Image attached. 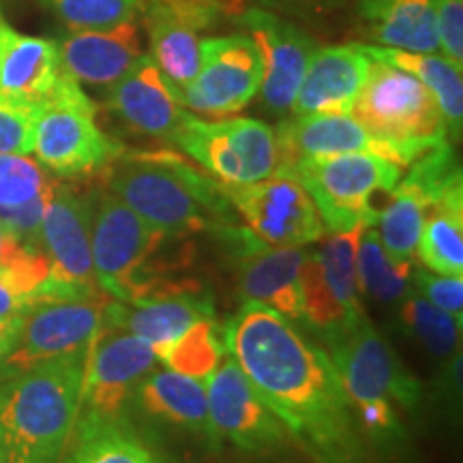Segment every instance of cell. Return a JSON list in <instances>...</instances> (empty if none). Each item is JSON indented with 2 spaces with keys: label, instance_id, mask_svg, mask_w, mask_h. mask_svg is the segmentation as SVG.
Instances as JSON below:
<instances>
[{
  "label": "cell",
  "instance_id": "obj_1",
  "mask_svg": "<svg viewBox=\"0 0 463 463\" xmlns=\"http://www.w3.org/2000/svg\"><path fill=\"white\" fill-rule=\"evenodd\" d=\"M225 352L317 463H361V439L324 347L270 307L245 303L223 328Z\"/></svg>",
  "mask_w": 463,
  "mask_h": 463
},
{
  "label": "cell",
  "instance_id": "obj_2",
  "mask_svg": "<svg viewBox=\"0 0 463 463\" xmlns=\"http://www.w3.org/2000/svg\"><path fill=\"white\" fill-rule=\"evenodd\" d=\"M106 172L109 194L174 239L239 225L223 184L170 150L123 148Z\"/></svg>",
  "mask_w": 463,
  "mask_h": 463
},
{
  "label": "cell",
  "instance_id": "obj_3",
  "mask_svg": "<svg viewBox=\"0 0 463 463\" xmlns=\"http://www.w3.org/2000/svg\"><path fill=\"white\" fill-rule=\"evenodd\" d=\"M86 352L42 363L0 384L5 463H61L78 425Z\"/></svg>",
  "mask_w": 463,
  "mask_h": 463
},
{
  "label": "cell",
  "instance_id": "obj_4",
  "mask_svg": "<svg viewBox=\"0 0 463 463\" xmlns=\"http://www.w3.org/2000/svg\"><path fill=\"white\" fill-rule=\"evenodd\" d=\"M324 341L356 427L380 447L402 442L403 427L392 403L408 410L419 405L420 386L414 375L399 363L367 316Z\"/></svg>",
  "mask_w": 463,
  "mask_h": 463
},
{
  "label": "cell",
  "instance_id": "obj_5",
  "mask_svg": "<svg viewBox=\"0 0 463 463\" xmlns=\"http://www.w3.org/2000/svg\"><path fill=\"white\" fill-rule=\"evenodd\" d=\"M352 116L408 167L420 155L453 142L436 97L414 75L372 61Z\"/></svg>",
  "mask_w": 463,
  "mask_h": 463
},
{
  "label": "cell",
  "instance_id": "obj_6",
  "mask_svg": "<svg viewBox=\"0 0 463 463\" xmlns=\"http://www.w3.org/2000/svg\"><path fill=\"white\" fill-rule=\"evenodd\" d=\"M174 236L150 228L108 189L90 195V256L97 286L118 303L146 297L164 283L159 256Z\"/></svg>",
  "mask_w": 463,
  "mask_h": 463
},
{
  "label": "cell",
  "instance_id": "obj_7",
  "mask_svg": "<svg viewBox=\"0 0 463 463\" xmlns=\"http://www.w3.org/2000/svg\"><path fill=\"white\" fill-rule=\"evenodd\" d=\"M277 174H286L303 184L326 232H347L375 223L380 215L375 198L389 195L397 187L403 167L378 155L345 153L300 159Z\"/></svg>",
  "mask_w": 463,
  "mask_h": 463
},
{
  "label": "cell",
  "instance_id": "obj_8",
  "mask_svg": "<svg viewBox=\"0 0 463 463\" xmlns=\"http://www.w3.org/2000/svg\"><path fill=\"white\" fill-rule=\"evenodd\" d=\"M123 150L97 125V108L82 84L62 71L50 95L39 103L33 153L58 176H86L106 170Z\"/></svg>",
  "mask_w": 463,
  "mask_h": 463
},
{
  "label": "cell",
  "instance_id": "obj_9",
  "mask_svg": "<svg viewBox=\"0 0 463 463\" xmlns=\"http://www.w3.org/2000/svg\"><path fill=\"white\" fill-rule=\"evenodd\" d=\"M170 144L223 184L264 181L279 167L275 129L245 116L206 120L187 109Z\"/></svg>",
  "mask_w": 463,
  "mask_h": 463
},
{
  "label": "cell",
  "instance_id": "obj_10",
  "mask_svg": "<svg viewBox=\"0 0 463 463\" xmlns=\"http://www.w3.org/2000/svg\"><path fill=\"white\" fill-rule=\"evenodd\" d=\"M108 294L50 297L28 307L17 322L7 356L11 375L89 350L109 305Z\"/></svg>",
  "mask_w": 463,
  "mask_h": 463
},
{
  "label": "cell",
  "instance_id": "obj_11",
  "mask_svg": "<svg viewBox=\"0 0 463 463\" xmlns=\"http://www.w3.org/2000/svg\"><path fill=\"white\" fill-rule=\"evenodd\" d=\"M157 363L146 341L103 322L86 352L78 420L125 419L137 389Z\"/></svg>",
  "mask_w": 463,
  "mask_h": 463
},
{
  "label": "cell",
  "instance_id": "obj_12",
  "mask_svg": "<svg viewBox=\"0 0 463 463\" xmlns=\"http://www.w3.org/2000/svg\"><path fill=\"white\" fill-rule=\"evenodd\" d=\"M363 228L331 232L317 251H307L300 266L303 320L322 337L345 331L364 316L356 279V249Z\"/></svg>",
  "mask_w": 463,
  "mask_h": 463
},
{
  "label": "cell",
  "instance_id": "obj_13",
  "mask_svg": "<svg viewBox=\"0 0 463 463\" xmlns=\"http://www.w3.org/2000/svg\"><path fill=\"white\" fill-rule=\"evenodd\" d=\"M200 71L181 89L189 112L223 118L256 99L264 78V62L251 34H208L202 39Z\"/></svg>",
  "mask_w": 463,
  "mask_h": 463
},
{
  "label": "cell",
  "instance_id": "obj_14",
  "mask_svg": "<svg viewBox=\"0 0 463 463\" xmlns=\"http://www.w3.org/2000/svg\"><path fill=\"white\" fill-rule=\"evenodd\" d=\"M223 191L236 215L264 245L307 247L326 236L314 200L297 178L273 174L258 183L223 184Z\"/></svg>",
  "mask_w": 463,
  "mask_h": 463
},
{
  "label": "cell",
  "instance_id": "obj_15",
  "mask_svg": "<svg viewBox=\"0 0 463 463\" xmlns=\"http://www.w3.org/2000/svg\"><path fill=\"white\" fill-rule=\"evenodd\" d=\"M42 249L50 277L39 300L101 294L90 256V195L54 183L42 222Z\"/></svg>",
  "mask_w": 463,
  "mask_h": 463
},
{
  "label": "cell",
  "instance_id": "obj_16",
  "mask_svg": "<svg viewBox=\"0 0 463 463\" xmlns=\"http://www.w3.org/2000/svg\"><path fill=\"white\" fill-rule=\"evenodd\" d=\"M204 389L215 438L228 439L247 453H266L286 439V425L228 352H223L215 372L204 380Z\"/></svg>",
  "mask_w": 463,
  "mask_h": 463
},
{
  "label": "cell",
  "instance_id": "obj_17",
  "mask_svg": "<svg viewBox=\"0 0 463 463\" xmlns=\"http://www.w3.org/2000/svg\"><path fill=\"white\" fill-rule=\"evenodd\" d=\"M153 61L178 90L200 71L202 39L225 15V0H146L142 9Z\"/></svg>",
  "mask_w": 463,
  "mask_h": 463
},
{
  "label": "cell",
  "instance_id": "obj_18",
  "mask_svg": "<svg viewBox=\"0 0 463 463\" xmlns=\"http://www.w3.org/2000/svg\"><path fill=\"white\" fill-rule=\"evenodd\" d=\"M236 22L258 43L264 62V78L260 92L264 106L281 116L292 109L298 86L317 48L314 37L264 7H249L236 15Z\"/></svg>",
  "mask_w": 463,
  "mask_h": 463
},
{
  "label": "cell",
  "instance_id": "obj_19",
  "mask_svg": "<svg viewBox=\"0 0 463 463\" xmlns=\"http://www.w3.org/2000/svg\"><path fill=\"white\" fill-rule=\"evenodd\" d=\"M208 317H215V305L200 286L164 281L131 303L109 300L103 322L137 335L161 358L187 328Z\"/></svg>",
  "mask_w": 463,
  "mask_h": 463
},
{
  "label": "cell",
  "instance_id": "obj_20",
  "mask_svg": "<svg viewBox=\"0 0 463 463\" xmlns=\"http://www.w3.org/2000/svg\"><path fill=\"white\" fill-rule=\"evenodd\" d=\"M225 236L236 251L239 292L245 303L270 307L292 322L303 320L298 275L307 249L264 245L241 225L225 232Z\"/></svg>",
  "mask_w": 463,
  "mask_h": 463
},
{
  "label": "cell",
  "instance_id": "obj_21",
  "mask_svg": "<svg viewBox=\"0 0 463 463\" xmlns=\"http://www.w3.org/2000/svg\"><path fill=\"white\" fill-rule=\"evenodd\" d=\"M106 103L133 131L164 142H172L187 112L181 90L167 80L148 52H144L118 82L109 86Z\"/></svg>",
  "mask_w": 463,
  "mask_h": 463
},
{
  "label": "cell",
  "instance_id": "obj_22",
  "mask_svg": "<svg viewBox=\"0 0 463 463\" xmlns=\"http://www.w3.org/2000/svg\"><path fill=\"white\" fill-rule=\"evenodd\" d=\"M61 69L78 84L109 89L144 54L140 20H127L109 28L71 31L62 42Z\"/></svg>",
  "mask_w": 463,
  "mask_h": 463
},
{
  "label": "cell",
  "instance_id": "obj_23",
  "mask_svg": "<svg viewBox=\"0 0 463 463\" xmlns=\"http://www.w3.org/2000/svg\"><path fill=\"white\" fill-rule=\"evenodd\" d=\"M275 136L279 148L277 172H283L300 159L345 153L378 155L399 164L397 155L372 131L364 129L352 114H292V118L277 127Z\"/></svg>",
  "mask_w": 463,
  "mask_h": 463
},
{
  "label": "cell",
  "instance_id": "obj_24",
  "mask_svg": "<svg viewBox=\"0 0 463 463\" xmlns=\"http://www.w3.org/2000/svg\"><path fill=\"white\" fill-rule=\"evenodd\" d=\"M372 58L361 43L316 48L289 112L350 114L367 78Z\"/></svg>",
  "mask_w": 463,
  "mask_h": 463
},
{
  "label": "cell",
  "instance_id": "obj_25",
  "mask_svg": "<svg viewBox=\"0 0 463 463\" xmlns=\"http://www.w3.org/2000/svg\"><path fill=\"white\" fill-rule=\"evenodd\" d=\"M61 73L58 42L20 33L0 14V97L42 103Z\"/></svg>",
  "mask_w": 463,
  "mask_h": 463
},
{
  "label": "cell",
  "instance_id": "obj_26",
  "mask_svg": "<svg viewBox=\"0 0 463 463\" xmlns=\"http://www.w3.org/2000/svg\"><path fill=\"white\" fill-rule=\"evenodd\" d=\"M133 405L153 420L165 422L195 436L215 438L202 380L189 378L167 367H155L137 389Z\"/></svg>",
  "mask_w": 463,
  "mask_h": 463
},
{
  "label": "cell",
  "instance_id": "obj_27",
  "mask_svg": "<svg viewBox=\"0 0 463 463\" xmlns=\"http://www.w3.org/2000/svg\"><path fill=\"white\" fill-rule=\"evenodd\" d=\"M356 11L375 45L420 54L439 52L433 0H356Z\"/></svg>",
  "mask_w": 463,
  "mask_h": 463
},
{
  "label": "cell",
  "instance_id": "obj_28",
  "mask_svg": "<svg viewBox=\"0 0 463 463\" xmlns=\"http://www.w3.org/2000/svg\"><path fill=\"white\" fill-rule=\"evenodd\" d=\"M364 54L372 61L386 62L402 71L414 75L427 90L436 97L439 112L444 116L450 140L461 136L463 127V67L455 65L439 52L436 54H420V52H405L382 45L361 43Z\"/></svg>",
  "mask_w": 463,
  "mask_h": 463
},
{
  "label": "cell",
  "instance_id": "obj_29",
  "mask_svg": "<svg viewBox=\"0 0 463 463\" xmlns=\"http://www.w3.org/2000/svg\"><path fill=\"white\" fill-rule=\"evenodd\" d=\"M61 463H159L125 419L78 420Z\"/></svg>",
  "mask_w": 463,
  "mask_h": 463
},
{
  "label": "cell",
  "instance_id": "obj_30",
  "mask_svg": "<svg viewBox=\"0 0 463 463\" xmlns=\"http://www.w3.org/2000/svg\"><path fill=\"white\" fill-rule=\"evenodd\" d=\"M416 256L436 275L463 273V189L450 191L427 211Z\"/></svg>",
  "mask_w": 463,
  "mask_h": 463
},
{
  "label": "cell",
  "instance_id": "obj_31",
  "mask_svg": "<svg viewBox=\"0 0 463 463\" xmlns=\"http://www.w3.org/2000/svg\"><path fill=\"white\" fill-rule=\"evenodd\" d=\"M431 198L419 183L405 174L389 194V202L375 222L382 245L399 262H412L416 256L422 223L431 208Z\"/></svg>",
  "mask_w": 463,
  "mask_h": 463
},
{
  "label": "cell",
  "instance_id": "obj_32",
  "mask_svg": "<svg viewBox=\"0 0 463 463\" xmlns=\"http://www.w3.org/2000/svg\"><path fill=\"white\" fill-rule=\"evenodd\" d=\"M412 262H399L382 245L375 225H364L356 249L358 292L378 303H399L412 292Z\"/></svg>",
  "mask_w": 463,
  "mask_h": 463
},
{
  "label": "cell",
  "instance_id": "obj_33",
  "mask_svg": "<svg viewBox=\"0 0 463 463\" xmlns=\"http://www.w3.org/2000/svg\"><path fill=\"white\" fill-rule=\"evenodd\" d=\"M50 277V262L42 249L24 247L14 260L0 266V331L14 337L17 322Z\"/></svg>",
  "mask_w": 463,
  "mask_h": 463
},
{
  "label": "cell",
  "instance_id": "obj_34",
  "mask_svg": "<svg viewBox=\"0 0 463 463\" xmlns=\"http://www.w3.org/2000/svg\"><path fill=\"white\" fill-rule=\"evenodd\" d=\"M399 303H402L399 317H402L405 333L419 341L431 356L453 358L459 354L461 320L438 309L436 305L414 292H410Z\"/></svg>",
  "mask_w": 463,
  "mask_h": 463
},
{
  "label": "cell",
  "instance_id": "obj_35",
  "mask_svg": "<svg viewBox=\"0 0 463 463\" xmlns=\"http://www.w3.org/2000/svg\"><path fill=\"white\" fill-rule=\"evenodd\" d=\"M223 352V333L219 331L215 317H208V320H200L187 328L167 347L159 363H164V367L172 372L204 382L215 372Z\"/></svg>",
  "mask_w": 463,
  "mask_h": 463
},
{
  "label": "cell",
  "instance_id": "obj_36",
  "mask_svg": "<svg viewBox=\"0 0 463 463\" xmlns=\"http://www.w3.org/2000/svg\"><path fill=\"white\" fill-rule=\"evenodd\" d=\"M54 183L39 161L24 155H0V219L7 222L14 213L45 200Z\"/></svg>",
  "mask_w": 463,
  "mask_h": 463
},
{
  "label": "cell",
  "instance_id": "obj_37",
  "mask_svg": "<svg viewBox=\"0 0 463 463\" xmlns=\"http://www.w3.org/2000/svg\"><path fill=\"white\" fill-rule=\"evenodd\" d=\"M71 31L109 28L142 15L146 0H42Z\"/></svg>",
  "mask_w": 463,
  "mask_h": 463
},
{
  "label": "cell",
  "instance_id": "obj_38",
  "mask_svg": "<svg viewBox=\"0 0 463 463\" xmlns=\"http://www.w3.org/2000/svg\"><path fill=\"white\" fill-rule=\"evenodd\" d=\"M39 103L0 97V155H33Z\"/></svg>",
  "mask_w": 463,
  "mask_h": 463
},
{
  "label": "cell",
  "instance_id": "obj_39",
  "mask_svg": "<svg viewBox=\"0 0 463 463\" xmlns=\"http://www.w3.org/2000/svg\"><path fill=\"white\" fill-rule=\"evenodd\" d=\"M412 288L420 292V297L436 305L438 309L447 311L457 320L463 317V279L461 277L436 275L431 270H412Z\"/></svg>",
  "mask_w": 463,
  "mask_h": 463
},
{
  "label": "cell",
  "instance_id": "obj_40",
  "mask_svg": "<svg viewBox=\"0 0 463 463\" xmlns=\"http://www.w3.org/2000/svg\"><path fill=\"white\" fill-rule=\"evenodd\" d=\"M439 54L463 67V0H433Z\"/></svg>",
  "mask_w": 463,
  "mask_h": 463
},
{
  "label": "cell",
  "instance_id": "obj_41",
  "mask_svg": "<svg viewBox=\"0 0 463 463\" xmlns=\"http://www.w3.org/2000/svg\"><path fill=\"white\" fill-rule=\"evenodd\" d=\"M256 7L275 11V14H300V11L320 9L328 0H251Z\"/></svg>",
  "mask_w": 463,
  "mask_h": 463
},
{
  "label": "cell",
  "instance_id": "obj_42",
  "mask_svg": "<svg viewBox=\"0 0 463 463\" xmlns=\"http://www.w3.org/2000/svg\"><path fill=\"white\" fill-rule=\"evenodd\" d=\"M24 247L26 245H22L14 232H11L7 225L3 223V219H0V266L7 264L9 260H14Z\"/></svg>",
  "mask_w": 463,
  "mask_h": 463
},
{
  "label": "cell",
  "instance_id": "obj_43",
  "mask_svg": "<svg viewBox=\"0 0 463 463\" xmlns=\"http://www.w3.org/2000/svg\"><path fill=\"white\" fill-rule=\"evenodd\" d=\"M11 341H14V337H11L9 333L0 331V384L11 378V372L7 367V356H9V350H11Z\"/></svg>",
  "mask_w": 463,
  "mask_h": 463
},
{
  "label": "cell",
  "instance_id": "obj_44",
  "mask_svg": "<svg viewBox=\"0 0 463 463\" xmlns=\"http://www.w3.org/2000/svg\"><path fill=\"white\" fill-rule=\"evenodd\" d=\"M0 463H5V461H3V457H0Z\"/></svg>",
  "mask_w": 463,
  "mask_h": 463
}]
</instances>
